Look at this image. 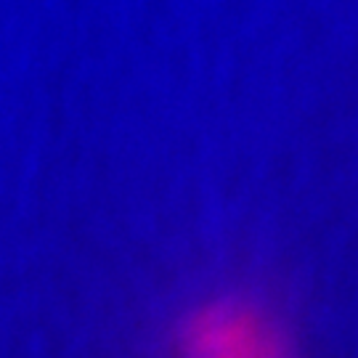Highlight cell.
Segmentation results:
<instances>
[{
  "mask_svg": "<svg viewBox=\"0 0 358 358\" xmlns=\"http://www.w3.org/2000/svg\"><path fill=\"white\" fill-rule=\"evenodd\" d=\"M176 358H289L282 329L244 300H213L180 327Z\"/></svg>",
  "mask_w": 358,
  "mask_h": 358,
  "instance_id": "6da1fadb",
  "label": "cell"
}]
</instances>
